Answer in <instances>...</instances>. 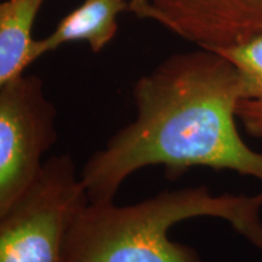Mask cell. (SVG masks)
<instances>
[{
	"instance_id": "cell-1",
	"label": "cell",
	"mask_w": 262,
	"mask_h": 262,
	"mask_svg": "<svg viewBox=\"0 0 262 262\" xmlns=\"http://www.w3.org/2000/svg\"><path fill=\"white\" fill-rule=\"evenodd\" d=\"M244 89L238 68L203 48L173 55L140 78L134 88L135 120L81 170L89 201H114L131 173L149 165H163L170 180L209 168L233 170L262 183V153L244 142L235 124Z\"/></svg>"
},
{
	"instance_id": "cell-2",
	"label": "cell",
	"mask_w": 262,
	"mask_h": 262,
	"mask_svg": "<svg viewBox=\"0 0 262 262\" xmlns=\"http://www.w3.org/2000/svg\"><path fill=\"white\" fill-rule=\"evenodd\" d=\"M262 193L212 194L206 186L162 191L131 205L91 203L68 232L63 262H203L189 245L172 242L173 225L194 217L222 219L262 250Z\"/></svg>"
},
{
	"instance_id": "cell-3",
	"label": "cell",
	"mask_w": 262,
	"mask_h": 262,
	"mask_svg": "<svg viewBox=\"0 0 262 262\" xmlns=\"http://www.w3.org/2000/svg\"><path fill=\"white\" fill-rule=\"evenodd\" d=\"M89 202L73 158L50 157L31 187L0 215V262H63L68 232Z\"/></svg>"
},
{
	"instance_id": "cell-4",
	"label": "cell",
	"mask_w": 262,
	"mask_h": 262,
	"mask_svg": "<svg viewBox=\"0 0 262 262\" xmlns=\"http://www.w3.org/2000/svg\"><path fill=\"white\" fill-rule=\"evenodd\" d=\"M56 140V108L41 79L22 75L0 85V215L38 179Z\"/></svg>"
},
{
	"instance_id": "cell-5",
	"label": "cell",
	"mask_w": 262,
	"mask_h": 262,
	"mask_svg": "<svg viewBox=\"0 0 262 262\" xmlns=\"http://www.w3.org/2000/svg\"><path fill=\"white\" fill-rule=\"evenodd\" d=\"M129 11L209 50L262 34V0H130Z\"/></svg>"
},
{
	"instance_id": "cell-6",
	"label": "cell",
	"mask_w": 262,
	"mask_h": 262,
	"mask_svg": "<svg viewBox=\"0 0 262 262\" xmlns=\"http://www.w3.org/2000/svg\"><path fill=\"white\" fill-rule=\"evenodd\" d=\"M125 10H129L126 0H85L50 35L35 40V57L73 41H86L94 52L102 51L118 31L117 16Z\"/></svg>"
},
{
	"instance_id": "cell-7",
	"label": "cell",
	"mask_w": 262,
	"mask_h": 262,
	"mask_svg": "<svg viewBox=\"0 0 262 262\" xmlns=\"http://www.w3.org/2000/svg\"><path fill=\"white\" fill-rule=\"evenodd\" d=\"M44 0H6L0 5V85L25 75L35 57L32 28Z\"/></svg>"
},
{
	"instance_id": "cell-8",
	"label": "cell",
	"mask_w": 262,
	"mask_h": 262,
	"mask_svg": "<svg viewBox=\"0 0 262 262\" xmlns=\"http://www.w3.org/2000/svg\"><path fill=\"white\" fill-rule=\"evenodd\" d=\"M238 68L244 78V95L239 98L237 119L249 135L262 139V34L243 44L214 49Z\"/></svg>"
}]
</instances>
